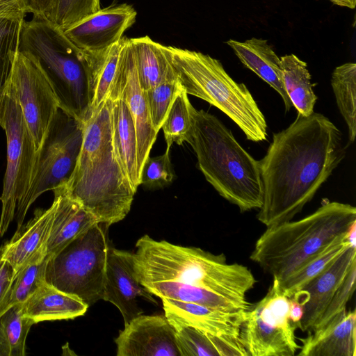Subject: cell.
Masks as SVG:
<instances>
[{"label": "cell", "instance_id": "cell-1", "mask_svg": "<svg viewBox=\"0 0 356 356\" xmlns=\"http://www.w3.org/2000/svg\"><path fill=\"white\" fill-rule=\"evenodd\" d=\"M345 156L342 134L327 117L298 114L286 129L273 134L259 161L264 198L258 220L266 227L291 220Z\"/></svg>", "mask_w": 356, "mask_h": 356}, {"label": "cell", "instance_id": "cell-2", "mask_svg": "<svg viewBox=\"0 0 356 356\" xmlns=\"http://www.w3.org/2000/svg\"><path fill=\"white\" fill-rule=\"evenodd\" d=\"M136 248V277L152 295L173 300L204 289L246 309L250 307L246 294L255 284L253 274L242 264H228L223 254L158 241L148 235L140 238Z\"/></svg>", "mask_w": 356, "mask_h": 356}, {"label": "cell", "instance_id": "cell-3", "mask_svg": "<svg viewBox=\"0 0 356 356\" xmlns=\"http://www.w3.org/2000/svg\"><path fill=\"white\" fill-rule=\"evenodd\" d=\"M64 184L74 200L108 227L129 212L136 193L113 148L109 97L84 122L81 149Z\"/></svg>", "mask_w": 356, "mask_h": 356}, {"label": "cell", "instance_id": "cell-4", "mask_svg": "<svg viewBox=\"0 0 356 356\" xmlns=\"http://www.w3.org/2000/svg\"><path fill=\"white\" fill-rule=\"evenodd\" d=\"M190 113L191 127L186 142L193 149L206 180L241 212L259 209L264 198L259 161L215 115L192 104Z\"/></svg>", "mask_w": 356, "mask_h": 356}, {"label": "cell", "instance_id": "cell-5", "mask_svg": "<svg viewBox=\"0 0 356 356\" xmlns=\"http://www.w3.org/2000/svg\"><path fill=\"white\" fill-rule=\"evenodd\" d=\"M355 222V207L327 201L303 218L267 227L250 259L281 281Z\"/></svg>", "mask_w": 356, "mask_h": 356}, {"label": "cell", "instance_id": "cell-6", "mask_svg": "<svg viewBox=\"0 0 356 356\" xmlns=\"http://www.w3.org/2000/svg\"><path fill=\"white\" fill-rule=\"evenodd\" d=\"M19 50L40 62L59 108L84 124L91 115V55L77 47L52 22L35 16L24 21Z\"/></svg>", "mask_w": 356, "mask_h": 356}, {"label": "cell", "instance_id": "cell-7", "mask_svg": "<svg viewBox=\"0 0 356 356\" xmlns=\"http://www.w3.org/2000/svg\"><path fill=\"white\" fill-rule=\"evenodd\" d=\"M177 79L188 95L220 109L252 142L267 139L266 118L244 83L236 82L222 63L200 51L166 46Z\"/></svg>", "mask_w": 356, "mask_h": 356}, {"label": "cell", "instance_id": "cell-8", "mask_svg": "<svg viewBox=\"0 0 356 356\" xmlns=\"http://www.w3.org/2000/svg\"><path fill=\"white\" fill-rule=\"evenodd\" d=\"M108 226L96 222L49 257L46 282L88 307L102 300L110 246Z\"/></svg>", "mask_w": 356, "mask_h": 356}, {"label": "cell", "instance_id": "cell-9", "mask_svg": "<svg viewBox=\"0 0 356 356\" xmlns=\"http://www.w3.org/2000/svg\"><path fill=\"white\" fill-rule=\"evenodd\" d=\"M0 127L6 136V168L0 197V238L15 218L17 206L26 196L33 180L38 152L25 122L10 79L3 94Z\"/></svg>", "mask_w": 356, "mask_h": 356}, {"label": "cell", "instance_id": "cell-10", "mask_svg": "<svg viewBox=\"0 0 356 356\" xmlns=\"http://www.w3.org/2000/svg\"><path fill=\"white\" fill-rule=\"evenodd\" d=\"M83 139V124L59 108L38 151L31 186L16 207L17 229L23 225L29 209L39 196L68 181L79 156Z\"/></svg>", "mask_w": 356, "mask_h": 356}, {"label": "cell", "instance_id": "cell-11", "mask_svg": "<svg viewBox=\"0 0 356 356\" xmlns=\"http://www.w3.org/2000/svg\"><path fill=\"white\" fill-rule=\"evenodd\" d=\"M289 307V298L273 280L265 296L245 312L240 340L248 356H293L299 350Z\"/></svg>", "mask_w": 356, "mask_h": 356}, {"label": "cell", "instance_id": "cell-12", "mask_svg": "<svg viewBox=\"0 0 356 356\" xmlns=\"http://www.w3.org/2000/svg\"><path fill=\"white\" fill-rule=\"evenodd\" d=\"M9 79L38 152L59 109L57 97L40 62L29 52L18 51Z\"/></svg>", "mask_w": 356, "mask_h": 356}, {"label": "cell", "instance_id": "cell-13", "mask_svg": "<svg viewBox=\"0 0 356 356\" xmlns=\"http://www.w3.org/2000/svg\"><path fill=\"white\" fill-rule=\"evenodd\" d=\"M109 96L120 97L125 102L132 116L137 137L138 170L140 177L142 168L149 156L158 133L154 131L152 124L127 38L122 49L116 76Z\"/></svg>", "mask_w": 356, "mask_h": 356}, {"label": "cell", "instance_id": "cell-14", "mask_svg": "<svg viewBox=\"0 0 356 356\" xmlns=\"http://www.w3.org/2000/svg\"><path fill=\"white\" fill-rule=\"evenodd\" d=\"M137 12L127 3L112 4L64 31L80 49L90 54L102 53L119 42L136 22Z\"/></svg>", "mask_w": 356, "mask_h": 356}, {"label": "cell", "instance_id": "cell-15", "mask_svg": "<svg viewBox=\"0 0 356 356\" xmlns=\"http://www.w3.org/2000/svg\"><path fill=\"white\" fill-rule=\"evenodd\" d=\"M139 299L157 303L152 294L136 277L134 253L118 250L110 245L102 300L110 302L119 309L125 325L143 314Z\"/></svg>", "mask_w": 356, "mask_h": 356}, {"label": "cell", "instance_id": "cell-16", "mask_svg": "<svg viewBox=\"0 0 356 356\" xmlns=\"http://www.w3.org/2000/svg\"><path fill=\"white\" fill-rule=\"evenodd\" d=\"M118 356H180L175 330L165 315H140L115 340Z\"/></svg>", "mask_w": 356, "mask_h": 356}, {"label": "cell", "instance_id": "cell-17", "mask_svg": "<svg viewBox=\"0 0 356 356\" xmlns=\"http://www.w3.org/2000/svg\"><path fill=\"white\" fill-rule=\"evenodd\" d=\"M164 315L173 325H188L216 336L240 339L246 310L225 312L179 300L161 299Z\"/></svg>", "mask_w": 356, "mask_h": 356}, {"label": "cell", "instance_id": "cell-18", "mask_svg": "<svg viewBox=\"0 0 356 356\" xmlns=\"http://www.w3.org/2000/svg\"><path fill=\"white\" fill-rule=\"evenodd\" d=\"M54 211V202L47 209L35 210L33 218L17 229L10 240L1 247L2 258L13 266L16 273L27 264L47 256V243Z\"/></svg>", "mask_w": 356, "mask_h": 356}, {"label": "cell", "instance_id": "cell-19", "mask_svg": "<svg viewBox=\"0 0 356 356\" xmlns=\"http://www.w3.org/2000/svg\"><path fill=\"white\" fill-rule=\"evenodd\" d=\"M355 261L356 247L350 246L301 289L307 293L299 327L302 332L312 330Z\"/></svg>", "mask_w": 356, "mask_h": 356}, {"label": "cell", "instance_id": "cell-20", "mask_svg": "<svg viewBox=\"0 0 356 356\" xmlns=\"http://www.w3.org/2000/svg\"><path fill=\"white\" fill-rule=\"evenodd\" d=\"M52 191L55 211L47 243V255L49 257L57 254L76 237L98 222L69 194L65 184Z\"/></svg>", "mask_w": 356, "mask_h": 356}, {"label": "cell", "instance_id": "cell-21", "mask_svg": "<svg viewBox=\"0 0 356 356\" xmlns=\"http://www.w3.org/2000/svg\"><path fill=\"white\" fill-rule=\"evenodd\" d=\"M300 341V356H355V310L346 311L323 328L308 332Z\"/></svg>", "mask_w": 356, "mask_h": 356}, {"label": "cell", "instance_id": "cell-22", "mask_svg": "<svg viewBox=\"0 0 356 356\" xmlns=\"http://www.w3.org/2000/svg\"><path fill=\"white\" fill-rule=\"evenodd\" d=\"M111 140L116 159L136 193L140 185L138 170L137 137L134 120L125 102L109 96Z\"/></svg>", "mask_w": 356, "mask_h": 356}, {"label": "cell", "instance_id": "cell-23", "mask_svg": "<svg viewBox=\"0 0 356 356\" xmlns=\"http://www.w3.org/2000/svg\"><path fill=\"white\" fill-rule=\"evenodd\" d=\"M226 43L247 68L254 72L281 96L286 111H289L292 104L283 83L280 58L268 41L252 38L244 42L231 39Z\"/></svg>", "mask_w": 356, "mask_h": 356}, {"label": "cell", "instance_id": "cell-24", "mask_svg": "<svg viewBox=\"0 0 356 356\" xmlns=\"http://www.w3.org/2000/svg\"><path fill=\"white\" fill-rule=\"evenodd\" d=\"M88 306L78 297L44 282L24 303L22 314L35 324L44 321L72 319L83 316Z\"/></svg>", "mask_w": 356, "mask_h": 356}, {"label": "cell", "instance_id": "cell-25", "mask_svg": "<svg viewBox=\"0 0 356 356\" xmlns=\"http://www.w3.org/2000/svg\"><path fill=\"white\" fill-rule=\"evenodd\" d=\"M129 41L143 91L163 81L177 79L165 45L148 35L129 38Z\"/></svg>", "mask_w": 356, "mask_h": 356}, {"label": "cell", "instance_id": "cell-26", "mask_svg": "<svg viewBox=\"0 0 356 356\" xmlns=\"http://www.w3.org/2000/svg\"><path fill=\"white\" fill-rule=\"evenodd\" d=\"M172 327L180 356H248L239 339L213 335L188 325Z\"/></svg>", "mask_w": 356, "mask_h": 356}, {"label": "cell", "instance_id": "cell-27", "mask_svg": "<svg viewBox=\"0 0 356 356\" xmlns=\"http://www.w3.org/2000/svg\"><path fill=\"white\" fill-rule=\"evenodd\" d=\"M280 62L283 83L292 106L298 114L310 115L314 113L317 97L312 88L307 63L292 54L280 57Z\"/></svg>", "mask_w": 356, "mask_h": 356}, {"label": "cell", "instance_id": "cell-28", "mask_svg": "<svg viewBox=\"0 0 356 356\" xmlns=\"http://www.w3.org/2000/svg\"><path fill=\"white\" fill-rule=\"evenodd\" d=\"M346 233L336 238L285 279L281 281L276 280L282 293L290 298L325 270L348 248L356 247L349 242Z\"/></svg>", "mask_w": 356, "mask_h": 356}, {"label": "cell", "instance_id": "cell-29", "mask_svg": "<svg viewBox=\"0 0 356 356\" xmlns=\"http://www.w3.org/2000/svg\"><path fill=\"white\" fill-rule=\"evenodd\" d=\"M127 38L107 50L91 55L90 81L91 113L109 97L116 76L122 49Z\"/></svg>", "mask_w": 356, "mask_h": 356}, {"label": "cell", "instance_id": "cell-30", "mask_svg": "<svg viewBox=\"0 0 356 356\" xmlns=\"http://www.w3.org/2000/svg\"><path fill=\"white\" fill-rule=\"evenodd\" d=\"M331 86L348 127L349 143H353L356 136V63L349 62L337 67L332 74Z\"/></svg>", "mask_w": 356, "mask_h": 356}, {"label": "cell", "instance_id": "cell-31", "mask_svg": "<svg viewBox=\"0 0 356 356\" xmlns=\"http://www.w3.org/2000/svg\"><path fill=\"white\" fill-rule=\"evenodd\" d=\"M24 15H0V122L3 94L8 81L19 40Z\"/></svg>", "mask_w": 356, "mask_h": 356}, {"label": "cell", "instance_id": "cell-32", "mask_svg": "<svg viewBox=\"0 0 356 356\" xmlns=\"http://www.w3.org/2000/svg\"><path fill=\"white\" fill-rule=\"evenodd\" d=\"M35 323L24 316L21 305L11 307L0 317V356L26 355V341Z\"/></svg>", "mask_w": 356, "mask_h": 356}, {"label": "cell", "instance_id": "cell-33", "mask_svg": "<svg viewBox=\"0 0 356 356\" xmlns=\"http://www.w3.org/2000/svg\"><path fill=\"white\" fill-rule=\"evenodd\" d=\"M191 105L188 94L181 88L175 97L161 127L168 148L170 149L173 143L181 145L186 142L191 127Z\"/></svg>", "mask_w": 356, "mask_h": 356}, {"label": "cell", "instance_id": "cell-34", "mask_svg": "<svg viewBox=\"0 0 356 356\" xmlns=\"http://www.w3.org/2000/svg\"><path fill=\"white\" fill-rule=\"evenodd\" d=\"M47 256L41 260L30 262L15 274L11 288V307L24 303L45 280Z\"/></svg>", "mask_w": 356, "mask_h": 356}, {"label": "cell", "instance_id": "cell-35", "mask_svg": "<svg viewBox=\"0 0 356 356\" xmlns=\"http://www.w3.org/2000/svg\"><path fill=\"white\" fill-rule=\"evenodd\" d=\"M181 89L176 79L163 81L143 91L152 124L156 133L161 129L168 111Z\"/></svg>", "mask_w": 356, "mask_h": 356}, {"label": "cell", "instance_id": "cell-36", "mask_svg": "<svg viewBox=\"0 0 356 356\" xmlns=\"http://www.w3.org/2000/svg\"><path fill=\"white\" fill-rule=\"evenodd\" d=\"M355 281L356 261L353 263L343 281L310 332L323 328L334 318L346 312L347 304L355 289Z\"/></svg>", "mask_w": 356, "mask_h": 356}, {"label": "cell", "instance_id": "cell-37", "mask_svg": "<svg viewBox=\"0 0 356 356\" xmlns=\"http://www.w3.org/2000/svg\"><path fill=\"white\" fill-rule=\"evenodd\" d=\"M100 8V0H57L53 23L64 31Z\"/></svg>", "mask_w": 356, "mask_h": 356}, {"label": "cell", "instance_id": "cell-38", "mask_svg": "<svg viewBox=\"0 0 356 356\" xmlns=\"http://www.w3.org/2000/svg\"><path fill=\"white\" fill-rule=\"evenodd\" d=\"M174 176L167 147L162 155L147 159L140 172V185L150 189L163 188L171 184Z\"/></svg>", "mask_w": 356, "mask_h": 356}, {"label": "cell", "instance_id": "cell-39", "mask_svg": "<svg viewBox=\"0 0 356 356\" xmlns=\"http://www.w3.org/2000/svg\"><path fill=\"white\" fill-rule=\"evenodd\" d=\"M16 272L0 252V317L11 307V288Z\"/></svg>", "mask_w": 356, "mask_h": 356}, {"label": "cell", "instance_id": "cell-40", "mask_svg": "<svg viewBox=\"0 0 356 356\" xmlns=\"http://www.w3.org/2000/svg\"><path fill=\"white\" fill-rule=\"evenodd\" d=\"M57 0H26L28 13L53 22Z\"/></svg>", "mask_w": 356, "mask_h": 356}, {"label": "cell", "instance_id": "cell-41", "mask_svg": "<svg viewBox=\"0 0 356 356\" xmlns=\"http://www.w3.org/2000/svg\"><path fill=\"white\" fill-rule=\"evenodd\" d=\"M307 293L303 290H300L289 298V318L291 323L299 328L300 321L304 313V305L306 302Z\"/></svg>", "mask_w": 356, "mask_h": 356}, {"label": "cell", "instance_id": "cell-42", "mask_svg": "<svg viewBox=\"0 0 356 356\" xmlns=\"http://www.w3.org/2000/svg\"><path fill=\"white\" fill-rule=\"evenodd\" d=\"M28 13L26 0H0V15Z\"/></svg>", "mask_w": 356, "mask_h": 356}, {"label": "cell", "instance_id": "cell-43", "mask_svg": "<svg viewBox=\"0 0 356 356\" xmlns=\"http://www.w3.org/2000/svg\"><path fill=\"white\" fill-rule=\"evenodd\" d=\"M333 4L339 6L341 7H346L350 9H353L356 6V0H329Z\"/></svg>", "mask_w": 356, "mask_h": 356}]
</instances>
